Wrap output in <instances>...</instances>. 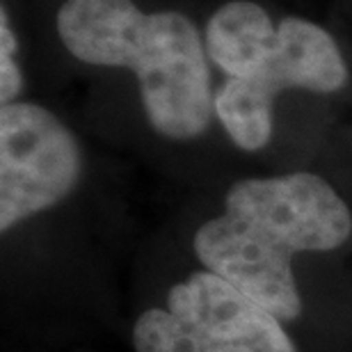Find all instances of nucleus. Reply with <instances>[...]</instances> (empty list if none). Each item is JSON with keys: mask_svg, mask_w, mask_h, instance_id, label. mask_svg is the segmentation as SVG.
Masks as SVG:
<instances>
[{"mask_svg": "<svg viewBox=\"0 0 352 352\" xmlns=\"http://www.w3.org/2000/svg\"><path fill=\"white\" fill-rule=\"evenodd\" d=\"M133 341L138 352H298L277 316L215 272L176 284L167 309L140 316Z\"/></svg>", "mask_w": 352, "mask_h": 352, "instance_id": "obj_3", "label": "nucleus"}, {"mask_svg": "<svg viewBox=\"0 0 352 352\" xmlns=\"http://www.w3.org/2000/svg\"><path fill=\"white\" fill-rule=\"evenodd\" d=\"M350 229L346 201L320 176L248 179L229 190L227 210L197 231L195 252L208 272L288 320L300 314L293 256L339 248Z\"/></svg>", "mask_w": 352, "mask_h": 352, "instance_id": "obj_1", "label": "nucleus"}, {"mask_svg": "<svg viewBox=\"0 0 352 352\" xmlns=\"http://www.w3.org/2000/svg\"><path fill=\"white\" fill-rule=\"evenodd\" d=\"M58 32L80 62L135 72L146 117L165 138L190 140L206 131L215 112L208 53L188 16L146 14L133 0H65Z\"/></svg>", "mask_w": 352, "mask_h": 352, "instance_id": "obj_2", "label": "nucleus"}, {"mask_svg": "<svg viewBox=\"0 0 352 352\" xmlns=\"http://www.w3.org/2000/svg\"><path fill=\"white\" fill-rule=\"evenodd\" d=\"M277 37V25L261 5L231 0L208 21L206 53L229 78H243Z\"/></svg>", "mask_w": 352, "mask_h": 352, "instance_id": "obj_6", "label": "nucleus"}, {"mask_svg": "<svg viewBox=\"0 0 352 352\" xmlns=\"http://www.w3.org/2000/svg\"><path fill=\"white\" fill-rule=\"evenodd\" d=\"M82 170L80 149L51 110L7 103L0 110V229L55 206Z\"/></svg>", "mask_w": 352, "mask_h": 352, "instance_id": "obj_5", "label": "nucleus"}, {"mask_svg": "<svg viewBox=\"0 0 352 352\" xmlns=\"http://www.w3.org/2000/svg\"><path fill=\"white\" fill-rule=\"evenodd\" d=\"M21 87H23V76L16 65V34L3 7L0 12V98H3V105L14 103Z\"/></svg>", "mask_w": 352, "mask_h": 352, "instance_id": "obj_7", "label": "nucleus"}, {"mask_svg": "<svg viewBox=\"0 0 352 352\" xmlns=\"http://www.w3.org/2000/svg\"><path fill=\"white\" fill-rule=\"evenodd\" d=\"M346 80V62L329 32L307 19L288 16L256 67L243 78H229L215 94V115L241 149L256 151L270 140L272 103L281 89L329 94Z\"/></svg>", "mask_w": 352, "mask_h": 352, "instance_id": "obj_4", "label": "nucleus"}]
</instances>
